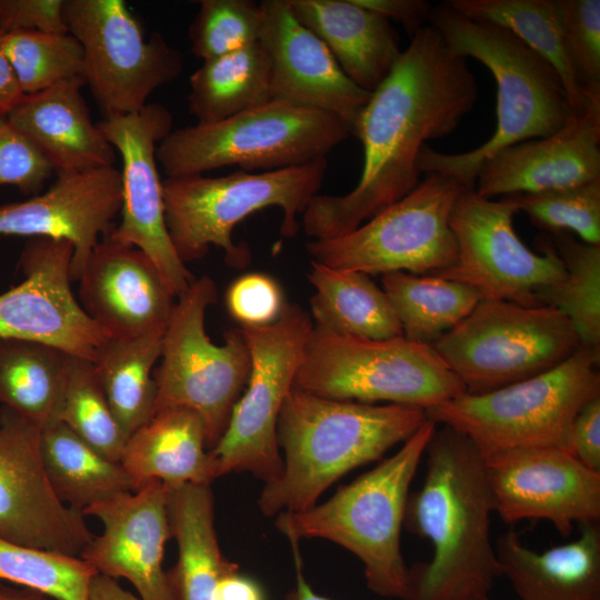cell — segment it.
Masks as SVG:
<instances>
[{"instance_id": "6da1fadb", "label": "cell", "mask_w": 600, "mask_h": 600, "mask_svg": "<svg viewBox=\"0 0 600 600\" xmlns=\"http://www.w3.org/2000/svg\"><path fill=\"white\" fill-rule=\"evenodd\" d=\"M477 98L467 59L432 26L418 30L352 126L363 149L358 184L343 196H314L301 216L304 233L311 240L344 236L412 191L422 147L451 133Z\"/></svg>"}, {"instance_id": "7a4b0ae2", "label": "cell", "mask_w": 600, "mask_h": 600, "mask_svg": "<svg viewBox=\"0 0 600 600\" xmlns=\"http://www.w3.org/2000/svg\"><path fill=\"white\" fill-rule=\"evenodd\" d=\"M424 454L423 482L409 494L403 526L431 543L432 557L409 568L402 600H487L501 571L484 459L447 426L436 429Z\"/></svg>"}, {"instance_id": "3957f363", "label": "cell", "mask_w": 600, "mask_h": 600, "mask_svg": "<svg viewBox=\"0 0 600 600\" xmlns=\"http://www.w3.org/2000/svg\"><path fill=\"white\" fill-rule=\"evenodd\" d=\"M427 419L420 408L336 400L293 387L277 423L282 471L263 486L260 511L273 517L314 506L341 477L381 459Z\"/></svg>"}, {"instance_id": "277c9868", "label": "cell", "mask_w": 600, "mask_h": 600, "mask_svg": "<svg viewBox=\"0 0 600 600\" xmlns=\"http://www.w3.org/2000/svg\"><path fill=\"white\" fill-rule=\"evenodd\" d=\"M430 26L456 54L487 67L497 83V126L480 147L458 154L428 146L419 152V172L441 173L474 189L481 163L516 143L544 138L563 128L572 110L557 70L509 30L469 18L444 2L432 7Z\"/></svg>"}, {"instance_id": "5b68a950", "label": "cell", "mask_w": 600, "mask_h": 600, "mask_svg": "<svg viewBox=\"0 0 600 600\" xmlns=\"http://www.w3.org/2000/svg\"><path fill=\"white\" fill-rule=\"evenodd\" d=\"M436 429L427 419L394 454L324 502L277 514L276 528L291 546L314 538L341 546L362 563L371 592L402 600L409 568L401 551V529L411 482Z\"/></svg>"}, {"instance_id": "8992f818", "label": "cell", "mask_w": 600, "mask_h": 600, "mask_svg": "<svg viewBox=\"0 0 600 600\" xmlns=\"http://www.w3.org/2000/svg\"><path fill=\"white\" fill-rule=\"evenodd\" d=\"M327 159L253 173L238 170L222 177L189 174L162 181L164 220L172 246L183 263L202 259L214 246L224 261L244 269L251 261L248 244L236 243L232 231L259 210L282 211L280 232L293 238L308 204L321 187Z\"/></svg>"}, {"instance_id": "52a82bcc", "label": "cell", "mask_w": 600, "mask_h": 600, "mask_svg": "<svg viewBox=\"0 0 600 600\" xmlns=\"http://www.w3.org/2000/svg\"><path fill=\"white\" fill-rule=\"evenodd\" d=\"M599 360L600 350L580 344L547 372L490 392H466L424 412L469 438L482 457L531 447L568 450L576 416L600 396Z\"/></svg>"}, {"instance_id": "ba28073f", "label": "cell", "mask_w": 600, "mask_h": 600, "mask_svg": "<svg viewBox=\"0 0 600 600\" xmlns=\"http://www.w3.org/2000/svg\"><path fill=\"white\" fill-rule=\"evenodd\" d=\"M350 134L351 126L333 113L270 101L222 121L171 130L156 158L168 177L228 166L270 171L326 159Z\"/></svg>"}, {"instance_id": "9c48e42d", "label": "cell", "mask_w": 600, "mask_h": 600, "mask_svg": "<svg viewBox=\"0 0 600 600\" xmlns=\"http://www.w3.org/2000/svg\"><path fill=\"white\" fill-rule=\"evenodd\" d=\"M293 387L314 396L423 409L466 393L431 344L403 336L363 339L314 327Z\"/></svg>"}, {"instance_id": "30bf717a", "label": "cell", "mask_w": 600, "mask_h": 600, "mask_svg": "<svg viewBox=\"0 0 600 600\" xmlns=\"http://www.w3.org/2000/svg\"><path fill=\"white\" fill-rule=\"evenodd\" d=\"M218 299L209 276L194 278L176 298L167 322L160 364L153 370L157 386L154 412L184 408L201 419L208 450L223 436L250 371V353L240 327L228 329L223 343L206 332L207 309Z\"/></svg>"}, {"instance_id": "8fae6325", "label": "cell", "mask_w": 600, "mask_h": 600, "mask_svg": "<svg viewBox=\"0 0 600 600\" xmlns=\"http://www.w3.org/2000/svg\"><path fill=\"white\" fill-rule=\"evenodd\" d=\"M571 321L548 306L482 299L431 346L470 394L547 372L580 347Z\"/></svg>"}, {"instance_id": "7c38bea8", "label": "cell", "mask_w": 600, "mask_h": 600, "mask_svg": "<svg viewBox=\"0 0 600 600\" xmlns=\"http://www.w3.org/2000/svg\"><path fill=\"white\" fill-rule=\"evenodd\" d=\"M428 176L397 202L353 231L329 240H310L311 260L366 274L409 272L437 274L458 258L449 224L453 204L468 189L457 179Z\"/></svg>"}, {"instance_id": "4fadbf2b", "label": "cell", "mask_w": 600, "mask_h": 600, "mask_svg": "<svg viewBox=\"0 0 600 600\" xmlns=\"http://www.w3.org/2000/svg\"><path fill=\"white\" fill-rule=\"evenodd\" d=\"M240 328L250 353L249 377L223 436L209 454L216 479L249 472L266 484L282 471L278 418L293 388L313 321L303 308L287 303L273 323Z\"/></svg>"}, {"instance_id": "5bb4252c", "label": "cell", "mask_w": 600, "mask_h": 600, "mask_svg": "<svg viewBox=\"0 0 600 600\" xmlns=\"http://www.w3.org/2000/svg\"><path fill=\"white\" fill-rule=\"evenodd\" d=\"M63 20L83 50V80L104 118L139 112L183 70L159 32L147 39L122 0H63Z\"/></svg>"}, {"instance_id": "9a60e30c", "label": "cell", "mask_w": 600, "mask_h": 600, "mask_svg": "<svg viewBox=\"0 0 600 600\" xmlns=\"http://www.w3.org/2000/svg\"><path fill=\"white\" fill-rule=\"evenodd\" d=\"M518 211L507 197L492 200L464 189L449 218L457 261L432 276L464 283L482 299L539 306L536 291L561 281L566 269L553 246L541 242L543 254H539L519 239L513 229Z\"/></svg>"}, {"instance_id": "2e32d148", "label": "cell", "mask_w": 600, "mask_h": 600, "mask_svg": "<svg viewBox=\"0 0 600 600\" xmlns=\"http://www.w3.org/2000/svg\"><path fill=\"white\" fill-rule=\"evenodd\" d=\"M98 126L122 161L120 223L107 237L141 250L177 298L194 276L170 240L157 169V143L171 131V113L159 103H148L139 112L104 118Z\"/></svg>"}, {"instance_id": "e0dca14e", "label": "cell", "mask_w": 600, "mask_h": 600, "mask_svg": "<svg viewBox=\"0 0 600 600\" xmlns=\"http://www.w3.org/2000/svg\"><path fill=\"white\" fill-rule=\"evenodd\" d=\"M42 427L0 409V538L79 557L93 539L86 516L59 500L40 447Z\"/></svg>"}, {"instance_id": "ac0fdd59", "label": "cell", "mask_w": 600, "mask_h": 600, "mask_svg": "<svg viewBox=\"0 0 600 600\" xmlns=\"http://www.w3.org/2000/svg\"><path fill=\"white\" fill-rule=\"evenodd\" d=\"M72 243L30 238L20 256L24 280L0 294V337L42 342L94 361L110 338L71 289Z\"/></svg>"}, {"instance_id": "d6986e66", "label": "cell", "mask_w": 600, "mask_h": 600, "mask_svg": "<svg viewBox=\"0 0 600 600\" xmlns=\"http://www.w3.org/2000/svg\"><path fill=\"white\" fill-rule=\"evenodd\" d=\"M493 510L508 524L544 519L562 537L600 519V472L559 447L510 449L483 457Z\"/></svg>"}, {"instance_id": "ffe728a7", "label": "cell", "mask_w": 600, "mask_h": 600, "mask_svg": "<svg viewBox=\"0 0 600 600\" xmlns=\"http://www.w3.org/2000/svg\"><path fill=\"white\" fill-rule=\"evenodd\" d=\"M167 493L163 482L151 480L84 511L103 530L79 557L100 574L128 580L140 600H177L162 564L171 538Z\"/></svg>"}, {"instance_id": "44dd1931", "label": "cell", "mask_w": 600, "mask_h": 600, "mask_svg": "<svg viewBox=\"0 0 600 600\" xmlns=\"http://www.w3.org/2000/svg\"><path fill=\"white\" fill-rule=\"evenodd\" d=\"M57 176L47 191L0 206V236L70 241V277L78 281L99 237L114 228L122 202L121 172L107 167Z\"/></svg>"}, {"instance_id": "7402d4cb", "label": "cell", "mask_w": 600, "mask_h": 600, "mask_svg": "<svg viewBox=\"0 0 600 600\" xmlns=\"http://www.w3.org/2000/svg\"><path fill=\"white\" fill-rule=\"evenodd\" d=\"M259 42L271 64V100L333 113L352 126L371 92L352 82L327 46L292 14L287 0L260 2Z\"/></svg>"}, {"instance_id": "603a6c76", "label": "cell", "mask_w": 600, "mask_h": 600, "mask_svg": "<svg viewBox=\"0 0 600 600\" xmlns=\"http://www.w3.org/2000/svg\"><path fill=\"white\" fill-rule=\"evenodd\" d=\"M600 179V102L590 103L551 136L508 146L478 169L482 198L532 193Z\"/></svg>"}, {"instance_id": "cb8c5ba5", "label": "cell", "mask_w": 600, "mask_h": 600, "mask_svg": "<svg viewBox=\"0 0 600 600\" xmlns=\"http://www.w3.org/2000/svg\"><path fill=\"white\" fill-rule=\"evenodd\" d=\"M80 304L110 338L164 329L176 297L139 249L104 237L78 279Z\"/></svg>"}, {"instance_id": "d4e9b609", "label": "cell", "mask_w": 600, "mask_h": 600, "mask_svg": "<svg viewBox=\"0 0 600 600\" xmlns=\"http://www.w3.org/2000/svg\"><path fill=\"white\" fill-rule=\"evenodd\" d=\"M82 79L24 94L6 116L57 174L113 167L116 149L94 124L81 94Z\"/></svg>"}, {"instance_id": "484cf974", "label": "cell", "mask_w": 600, "mask_h": 600, "mask_svg": "<svg viewBox=\"0 0 600 600\" xmlns=\"http://www.w3.org/2000/svg\"><path fill=\"white\" fill-rule=\"evenodd\" d=\"M501 576L520 600H600V527L581 524L574 540L537 552L513 530L494 544Z\"/></svg>"}, {"instance_id": "4316f807", "label": "cell", "mask_w": 600, "mask_h": 600, "mask_svg": "<svg viewBox=\"0 0 600 600\" xmlns=\"http://www.w3.org/2000/svg\"><path fill=\"white\" fill-rule=\"evenodd\" d=\"M296 19L330 50L346 76L372 92L401 50L390 21L354 0H287Z\"/></svg>"}, {"instance_id": "83f0119b", "label": "cell", "mask_w": 600, "mask_h": 600, "mask_svg": "<svg viewBox=\"0 0 600 600\" xmlns=\"http://www.w3.org/2000/svg\"><path fill=\"white\" fill-rule=\"evenodd\" d=\"M120 463L136 491L151 480L166 486H210L216 480L203 423L196 412L184 408L154 412L128 438Z\"/></svg>"}, {"instance_id": "f1b7e54d", "label": "cell", "mask_w": 600, "mask_h": 600, "mask_svg": "<svg viewBox=\"0 0 600 600\" xmlns=\"http://www.w3.org/2000/svg\"><path fill=\"white\" fill-rule=\"evenodd\" d=\"M171 537L177 563L167 576L177 600H216L219 582L239 566L226 558L214 528V498L210 486H167Z\"/></svg>"}, {"instance_id": "f546056e", "label": "cell", "mask_w": 600, "mask_h": 600, "mask_svg": "<svg viewBox=\"0 0 600 600\" xmlns=\"http://www.w3.org/2000/svg\"><path fill=\"white\" fill-rule=\"evenodd\" d=\"M313 326L363 339H390L402 330L390 301L369 274L331 268L311 260L307 273Z\"/></svg>"}, {"instance_id": "4dcf8cb0", "label": "cell", "mask_w": 600, "mask_h": 600, "mask_svg": "<svg viewBox=\"0 0 600 600\" xmlns=\"http://www.w3.org/2000/svg\"><path fill=\"white\" fill-rule=\"evenodd\" d=\"M40 447L54 493L83 514L93 506L136 491L120 462L106 458L58 420L42 427Z\"/></svg>"}, {"instance_id": "1f68e13d", "label": "cell", "mask_w": 600, "mask_h": 600, "mask_svg": "<svg viewBox=\"0 0 600 600\" xmlns=\"http://www.w3.org/2000/svg\"><path fill=\"white\" fill-rule=\"evenodd\" d=\"M189 82V111L200 124L222 121L272 101L270 59L259 41L203 61Z\"/></svg>"}, {"instance_id": "d6a6232c", "label": "cell", "mask_w": 600, "mask_h": 600, "mask_svg": "<svg viewBox=\"0 0 600 600\" xmlns=\"http://www.w3.org/2000/svg\"><path fill=\"white\" fill-rule=\"evenodd\" d=\"M164 329L109 338L93 361L110 408L128 438L154 414L153 370L161 356Z\"/></svg>"}, {"instance_id": "836d02e7", "label": "cell", "mask_w": 600, "mask_h": 600, "mask_svg": "<svg viewBox=\"0 0 600 600\" xmlns=\"http://www.w3.org/2000/svg\"><path fill=\"white\" fill-rule=\"evenodd\" d=\"M71 354L0 337V404L43 427L56 421Z\"/></svg>"}, {"instance_id": "e575fe53", "label": "cell", "mask_w": 600, "mask_h": 600, "mask_svg": "<svg viewBox=\"0 0 600 600\" xmlns=\"http://www.w3.org/2000/svg\"><path fill=\"white\" fill-rule=\"evenodd\" d=\"M451 9L500 26L546 59L560 76L576 113L590 103L581 91L564 43L557 0H448Z\"/></svg>"}, {"instance_id": "d590c367", "label": "cell", "mask_w": 600, "mask_h": 600, "mask_svg": "<svg viewBox=\"0 0 600 600\" xmlns=\"http://www.w3.org/2000/svg\"><path fill=\"white\" fill-rule=\"evenodd\" d=\"M381 281L402 336L420 343L432 344L482 300L473 288L432 274L391 272Z\"/></svg>"}, {"instance_id": "8d00e7d4", "label": "cell", "mask_w": 600, "mask_h": 600, "mask_svg": "<svg viewBox=\"0 0 600 600\" xmlns=\"http://www.w3.org/2000/svg\"><path fill=\"white\" fill-rule=\"evenodd\" d=\"M554 234L564 278L536 291L539 306L563 313L573 324L581 344L600 350V244L577 241L566 232Z\"/></svg>"}, {"instance_id": "74e56055", "label": "cell", "mask_w": 600, "mask_h": 600, "mask_svg": "<svg viewBox=\"0 0 600 600\" xmlns=\"http://www.w3.org/2000/svg\"><path fill=\"white\" fill-rule=\"evenodd\" d=\"M57 420L106 458L120 462L128 437L110 408L92 361L70 356Z\"/></svg>"}, {"instance_id": "f35d334b", "label": "cell", "mask_w": 600, "mask_h": 600, "mask_svg": "<svg viewBox=\"0 0 600 600\" xmlns=\"http://www.w3.org/2000/svg\"><path fill=\"white\" fill-rule=\"evenodd\" d=\"M0 52L11 64L24 94L66 80H83V50L69 32L12 31L0 34Z\"/></svg>"}, {"instance_id": "ab89813d", "label": "cell", "mask_w": 600, "mask_h": 600, "mask_svg": "<svg viewBox=\"0 0 600 600\" xmlns=\"http://www.w3.org/2000/svg\"><path fill=\"white\" fill-rule=\"evenodd\" d=\"M97 573L80 557L0 538V582L29 588L54 600H88L89 586Z\"/></svg>"}, {"instance_id": "60d3db41", "label": "cell", "mask_w": 600, "mask_h": 600, "mask_svg": "<svg viewBox=\"0 0 600 600\" xmlns=\"http://www.w3.org/2000/svg\"><path fill=\"white\" fill-rule=\"evenodd\" d=\"M531 222L551 233L573 231L583 242L600 244V179L532 193L503 196Z\"/></svg>"}, {"instance_id": "b9f144b4", "label": "cell", "mask_w": 600, "mask_h": 600, "mask_svg": "<svg viewBox=\"0 0 600 600\" xmlns=\"http://www.w3.org/2000/svg\"><path fill=\"white\" fill-rule=\"evenodd\" d=\"M262 11L251 0H201L188 29L191 52L202 61L249 47L260 39Z\"/></svg>"}, {"instance_id": "7bdbcfd3", "label": "cell", "mask_w": 600, "mask_h": 600, "mask_svg": "<svg viewBox=\"0 0 600 600\" xmlns=\"http://www.w3.org/2000/svg\"><path fill=\"white\" fill-rule=\"evenodd\" d=\"M564 43L587 100L600 101V1L557 0Z\"/></svg>"}, {"instance_id": "ee69618b", "label": "cell", "mask_w": 600, "mask_h": 600, "mask_svg": "<svg viewBox=\"0 0 600 600\" xmlns=\"http://www.w3.org/2000/svg\"><path fill=\"white\" fill-rule=\"evenodd\" d=\"M226 306L239 327L257 328L277 321L287 302L280 284L272 277L262 272H250L229 286Z\"/></svg>"}, {"instance_id": "f6af8a7d", "label": "cell", "mask_w": 600, "mask_h": 600, "mask_svg": "<svg viewBox=\"0 0 600 600\" xmlns=\"http://www.w3.org/2000/svg\"><path fill=\"white\" fill-rule=\"evenodd\" d=\"M53 172L44 157L0 114V186L36 196Z\"/></svg>"}, {"instance_id": "bcb514c9", "label": "cell", "mask_w": 600, "mask_h": 600, "mask_svg": "<svg viewBox=\"0 0 600 600\" xmlns=\"http://www.w3.org/2000/svg\"><path fill=\"white\" fill-rule=\"evenodd\" d=\"M63 0H0V34L12 31L66 33Z\"/></svg>"}, {"instance_id": "7dc6e473", "label": "cell", "mask_w": 600, "mask_h": 600, "mask_svg": "<svg viewBox=\"0 0 600 600\" xmlns=\"http://www.w3.org/2000/svg\"><path fill=\"white\" fill-rule=\"evenodd\" d=\"M568 450L583 466L600 472V396L588 401L576 416Z\"/></svg>"}, {"instance_id": "c3c4849f", "label": "cell", "mask_w": 600, "mask_h": 600, "mask_svg": "<svg viewBox=\"0 0 600 600\" xmlns=\"http://www.w3.org/2000/svg\"><path fill=\"white\" fill-rule=\"evenodd\" d=\"M358 4L372 10L384 18L401 23L412 37L429 21L432 7L424 0H354Z\"/></svg>"}, {"instance_id": "681fc988", "label": "cell", "mask_w": 600, "mask_h": 600, "mask_svg": "<svg viewBox=\"0 0 600 600\" xmlns=\"http://www.w3.org/2000/svg\"><path fill=\"white\" fill-rule=\"evenodd\" d=\"M216 600H266V597L258 582L236 571L221 579Z\"/></svg>"}, {"instance_id": "f907efd6", "label": "cell", "mask_w": 600, "mask_h": 600, "mask_svg": "<svg viewBox=\"0 0 600 600\" xmlns=\"http://www.w3.org/2000/svg\"><path fill=\"white\" fill-rule=\"evenodd\" d=\"M23 96L11 64L0 52V114L7 116Z\"/></svg>"}, {"instance_id": "816d5d0a", "label": "cell", "mask_w": 600, "mask_h": 600, "mask_svg": "<svg viewBox=\"0 0 600 600\" xmlns=\"http://www.w3.org/2000/svg\"><path fill=\"white\" fill-rule=\"evenodd\" d=\"M88 600H140L116 579L97 573L89 586Z\"/></svg>"}, {"instance_id": "f5cc1de1", "label": "cell", "mask_w": 600, "mask_h": 600, "mask_svg": "<svg viewBox=\"0 0 600 600\" xmlns=\"http://www.w3.org/2000/svg\"><path fill=\"white\" fill-rule=\"evenodd\" d=\"M298 547L299 546H292L296 561V583L282 600H332L317 593L306 580Z\"/></svg>"}, {"instance_id": "db71d44e", "label": "cell", "mask_w": 600, "mask_h": 600, "mask_svg": "<svg viewBox=\"0 0 600 600\" xmlns=\"http://www.w3.org/2000/svg\"><path fill=\"white\" fill-rule=\"evenodd\" d=\"M0 600H54L41 592L6 582H0Z\"/></svg>"}, {"instance_id": "11a10c76", "label": "cell", "mask_w": 600, "mask_h": 600, "mask_svg": "<svg viewBox=\"0 0 600 600\" xmlns=\"http://www.w3.org/2000/svg\"><path fill=\"white\" fill-rule=\"evenodd\" d=\"M487 600H491V599L489 598V599H487Z\"/></svg>"}]
</instances>
